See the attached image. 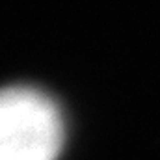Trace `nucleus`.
Wrapping results in <instances>:
<instances>
[{
	"label": "nucleus",
	"instance_id": "obj_1",
	"mask_svg": "<svg viewBox=\"0 0 160 160\" xmlns=\"http://www.w3.org/2000/svg\"><path fill=\"white\" fill-rule=\"evenodd\" d=\"M63 145V119L39 89H0V160H56Z\"/></svg>",
	"mask_w": 160,
	"mask_h": 160
}]
</instances>
